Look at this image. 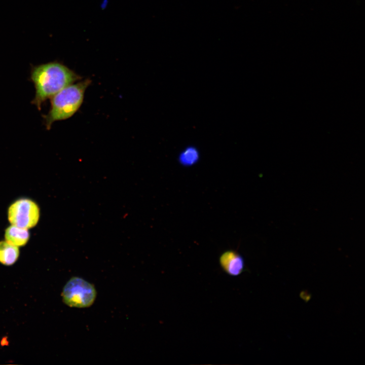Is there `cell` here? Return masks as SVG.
I'll return each instance as SVG.
<instances>
[{
    "mask_svg": "<svg viewBox=\"0 0 365 365\" xmlns=\"http://www.w3.org/2000/svg\"><path fill=\"white\" fill-rule=\"evenodd\" d=\"M40 216V208L33 200L21 198L9 206L8 218L11 225L29 229L36 226Z\"/></svg>",
    "mask_w": 365,
    "mask_h": 365,
    "instance_id": "obj_4",
    "label": "cell"
},
{
    "mask_svg": "<svg viewBox=\"0 0 365 365\" xmlns=\"http://www.w3.org/2000/svg\"><path fill=\"white\" fill-rule=\"evenodd\" d=\"M29 233L28 229L11 225L5 230V240L17 247L25 245L29 240Z\"/></svg>",
    "mask_w": 365,
    "mask_h": 365,
    "instance_id": "obj_6",
    "label": "cell"
},
{
    "mask_svg": "<svg viewBox=\"0 0 365 365\" xmlns=\"http://www.w3.org/2000/svg\"><path fill=\"white\" fill-rule=\"evenodd\" d=\"M61 296L66 305L84 308L89 307L94 303L97 293L92 284L82 278L75 276L66 283Z\"/></svg>",
    "mask_w": 365,
    "mask_h": 365,
    "instance_id": "obj_3",
    "label": "cell"
},
{
    "mask_svg": "<svg viewBox=\"0 0 365 365\" xmlns=\"http://www.w3.org/2000/svg\"><path fill=\"white\" fill-rule=\"evenodd\" d=\"M91 82L86 79L71 84L51 97L50 110L47 115L43 116L47 130H50L54 122L67 119L77 112Z\"/></svg>",
    "mask_w": 365,
    "mask_h": 365,
    "instance_id": "obj_2",
    "label": "cell"
},
{
    "mask_svg": "<svg viewBox=\"0 0 365 365\" xmlns=\"http://www.w3.org/2000/svg\"><path fill=\"white\" fill-rule=\"evenodd\" d=\"M19 256L18 247L7 241H0V263L6 266L14 264Z\"/></svg>",
    "mask_w": 365,
    "mask_h": 365,
    "instance_id": "obj_7",
    "label": "cell"
},
{
    "mask_svg": "<svg viewBox=\"0 0 365 365\" xmlns=\"http://www.w3.org/2000/svg\"><path fill=\"white\" fill-rule=\"evenodd\" d=\"M219 263L223 270L232 276L239 275L244 268V262L242 257L233 250L224 251L219 258Z\"/></svg>",
    "mask_w": 365,
    "mask_h": 365,
    "instance_id": "obj_5",
    "label": "cell"
},
{
    "mask_svg": "<svg viewBox=\"0 0 365 365\" xmlns=\"http://www.w3.org/2000/svg\"><path fill=\"white\" fill-rule=\"evenodd\" d=\"M198 150L192 146L182 150L178 156V162L183 166H191L197 163L199 159Z\"/></svg>",
    "mask_w": 365,
    "mask_h": 365,
    "instance_id": "obj_8",
    "label": "cell"
},
{
    "mask_svg": "<svg viewBox=\"0 0 365 365\" xmlns=\"http://www.w3.org/2000/svg\"><path fill=\"white\" fill-rule=\"evenodd\" d=\"M81 79V76L57 61L32 65L30 79L34 84L35 92L31 103L41 110L47 99Z\"/></svg>",
    "mask_w": 365,
    "mask_h": 365,
    "instance_id": "obj_1",
    "label": "cell"
}]
</instances>
